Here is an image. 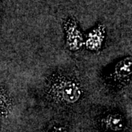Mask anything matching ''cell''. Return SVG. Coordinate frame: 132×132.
<instances>
[{"label": "cell", "mask_w": 132, "mask_h": 132, "mask_svg": "<svg viewBox=\"0 0 132 132\" xmlns=\"http://www.w3.org/2000/svg\"><path fill=\"white\" fill-rule=\"evenodd\" d=\"M52 132H68L65 128L62 127H57L54 128L53 130L52 131Z\"/></svg>", "instance_id": "5b68a950"}, {"label": "cell", "mask_w": 132, "mask_h": 132, "mask_svg": "<svg viewBox=\"0 0 132 132\" xmlns=\"http://www.w3.org/2000/svg\"><path fill=\"white\" fill-rule=\"evenodd\" d=\"M49 93L55 100L65 104L76 103L81 97L82 90L75 81L64 76H58L49 85Z\"/></svg>", "instance_id": "6da1fadb"}, {"label": "cell", "mask_w": 132, "mask_h": 132, "mask_svg": "<svg viewBox=\"0 0 132 132\" xmlns=\"http://www.w3.org/2000/svg\"><path fill=\"white\" fill-rule=\"evenodd\" d=\"M103 123L106 128L112 131H120L125 126L124 119L119 114H109L104 118Z\"/></svg>", "instance_id": "7a4b0ae2"}, {"label": "cell", "mask_w": 132, "mask_h": 132, "mask_svg": "<svg viewBox=\"0 0 132 132\" xmlns=\"http://www.w3.org/2000/svg\"><path fill=\"white\" fill-rule=\"evenodd\" d=\"M131 57H127L120 62H119L115 67L116 76L120 79L128 78L131 74Z\"/></svg>", "instance_id": "3957f363"}, {"label": "cell", "mask_w": 132, "mask_h": 132, "mask_svg": "<svg viewBox=\"0 0 132 132\" xmlns=\"http://www.w3.org/2000/svg\"><path fill=\"white\" fill-rule=\"evenodd\" d=\"M11 105L8 95L4 91L0 90V112H5Z\"/></svg>", "instance_id": "277c9868"}]
</instances>
